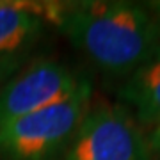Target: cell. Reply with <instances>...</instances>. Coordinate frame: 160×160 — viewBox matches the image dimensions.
I'll use <instances>...</instances> for the list:
<instances>
[{"label":"cell","instance_id":"cell-6","mask_svg":"<svg viewBox=\"0 0 160 160\" xmlns=\"http://www.w3.org/2000/svg\"><path fill=\"white\" fill-rule=\"evenodd\" d=\"M119 96L132 107L133 118L141 126H155L160 121V46L128 75Z\"/></svg>","mask_w":160,"mask_h":160},{"label":"cell","instance_id":"cell-5","mask_svg":"<svg viewBox=\"0 0 160 160\" xmlns=\"http://www.w3.org/2000/svg\"><path fill=\"white\" fill-rule=\"evenodd\" d=\"M48 20V6L0 2V59L22 55L39 39Z\"/></svg>","mask_w":160,"mask_h":160},{"label":"cell","instance_id":"cell-2","mask_svg":"<svg viewBox=\"0 0 160 160\" xmlns=\"http://www.w3.org/2000/svg\"><path fill=\"white\" fill-rule=\"evenodd\" d=\"M91 96L92 84L87 78L69 98L4 125L0 160L59 158L91 107Z\"/></svg>","mask_w":160,"mask_h":160},{"label":"cell","instance_id":"cell-1","mask_svg":"<svg viewBox=\"0 0 160 160\" xmlns=\"http://www.w3.org/2000/svg\"><path fill=\"white\" fill-rule=\"evenodd\" d=\"M69 43L109 75H132L160 46V23L135 2H75L48 6Z\"/></svg>","mask_w":160,"mask_h":160},{"label":"cell","instance_id":"cell-3","mask_svg":"<svg viewBox=\"0 0 160 160\" xmlns=\"http://www.w3.org/2000/svg\"><path fill=\"white\" fill-rule=\"evenodd\" d=\"M149 141L121 105L100 103L86 112L62 160H149Z\"/></svg>","mask_w":160,"mask_h":160},{"label":"cell","instance_id":"cell-4","mask_svg":"<svg viewBox=\"0 0 160 160\" xmlns=\"http://www.w3.org/2000/svg\"><path fill=\"white\" fill-rule=\"evenodd\" d=\"M87 80L66 64L39 61L14 73L0 89V128L69 98Z\"/></svg>","mask_w":160,"mask_h":160},{"label":"cell","instance_id":"cell-8","mask_svg":"<svg viewBox=\"0 0 160 160\" xmlns=\"http://www.w3.org/2000/svg\"><path fill=\"white\" fill-rule=\"evenodd\" d=\"M148 141H149V148H151V151L160 153V121L153 126V132H151V135H149Z\"/></svg>","mask_w":160,"mask_h":160},{"label":"cell","instance_id":"cell-7","mask_svg":"<svg viewBox=\"0 0 160 160\" xmlns=\"http://www.w3.org/2000/svg\"><path fill=\"white\" fill-rule=\"evenodd\" d=\"M22 62H23V55H14V57H2L0 59V89H2V86L11 78L12 75L16 73L18 69L22 68Z\"/></svg>","mask_w":160,"mask_h":160},{"label":"cell","instance_id":"cell-9","mask_svg":"<svg viewBox=\"0 0 160 160\" xmlns=\"http://www.w3.org/2000/svg\"><path fill=\"white\" fill-rule=\"evenodd\" d=\"M149 9L153 11V14L157 16V20H158V23H160V2H153V4H149Z\"/></svg>","mask_w":160,"mask_h":160}]
</instances>
